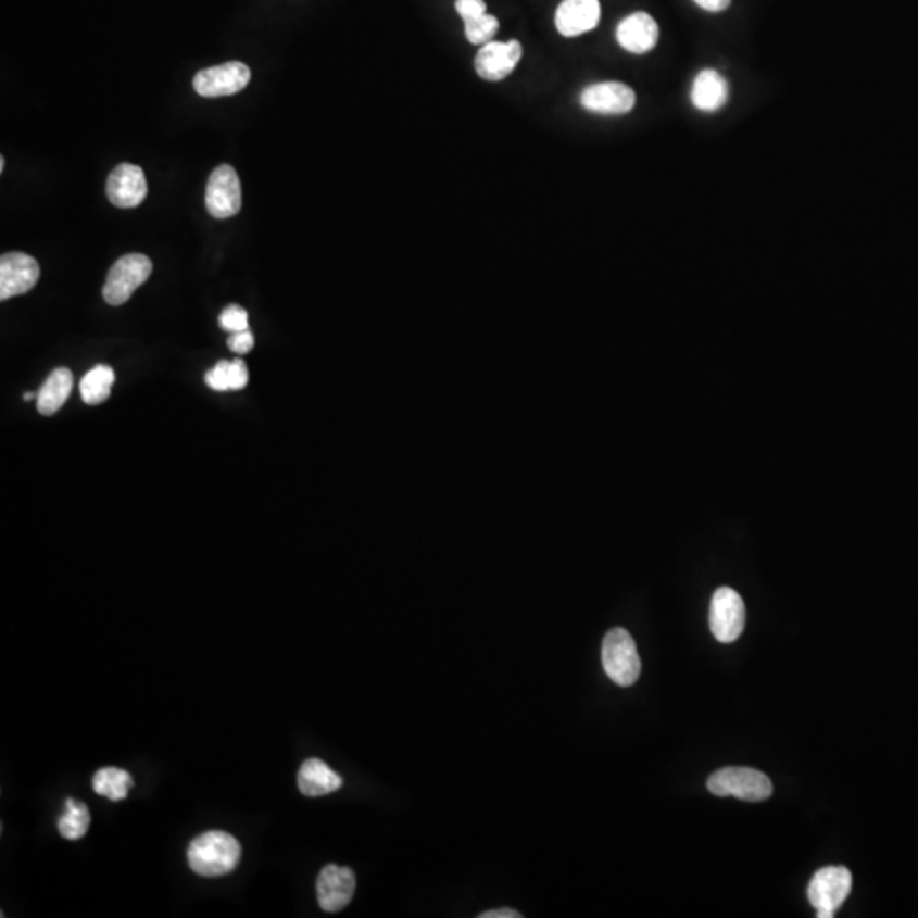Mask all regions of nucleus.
Wrapping results in <instances>:
<instances>
[{
	"label": "nucleus",
	"instance_id": "nucleus-1",
	"mask_svg": "<svg viewBox=\"0 0 918 918\" xmlns=\"http://www.w3.org/2000/svg\"><path fill=\"white\" fill-rule=\"evenodd\" d=\"M242 847L230 833L210 830L191 842L188 848L189 868L196 875L218 878L234 871L240 863Z\"/></svg>",
	"mask_w": 918,
	"mask_h": 918
},
{
	"label": "nucleus",
	"instance_id": "nucleus-2",
	"mask_svg": "<svg viewBox=\"0 0 918 918\" xmlns=\"http://www.w3.org/2000/svg\"><path fill=\"white\" fill-rule=\"evenodd\" d=\"M707 790L716 796H733L742 802H764L772 794L766 774L751 767H725L707 779Z\"/></svg>",
	"mask_w": 918,
	"mask_h": 918
},
{
	"label": "nucleus",
	"instance_id": "nucleus-3",
	"mask_svg": "<svg viewBox=\"0 0 918 918\" xmlns=\"http://www.w3.org/2000/svg\"><path fill=\"white\" fill-rule=\"evenodd\" d=\"M602 665L607 677L623 688L633 686L641 672L633 637L623 628L611 629L602 641Z\"/></svg>",
	"mask_w": 918,
	"mask_h": 918
},
{
	"label": "nucleus",
	"instance_id": "nucleus-4",
	"mask_svg": "<svg viewBox=\"0 0 918 918\" xmlns=\"http://www.w3.org/2000/svg\"><path fill=\"white\" fill-rule=\"evenodd\" d=\"M852 890V875L847 868L829 866L815 872L808 886V900L818 918H832L844 905Z\"/></svg>",
	"mask_w": 918,
	"mask_h": 918
},
{
	"label": "nucleus",
	"instance_id": "nucleus-5",
	"mask_svg": "<svg viewBox=\"0 0 918 918\" xmlns=\"http://www.w3.org/2000/svg\"><path fill=\"white\" fill-rule=\"evenodd\" d=\"M152 274V261L143 254L123 255L114 262L102 290L104 300L113 306L123 305Z\"/></svg>",
	"mask_w": 918,
	"mask_h": 918
},
{
	"label": "nucleus",
	"instance_id": "nucleus-6",
	"mask_svg": "<svg viewBox=\"0 0 918 918\" xmlns=\"http://www.w3.org/2000/svg\"><path fill=\"white\" fill-rule=\"evenodd\" d=\"M745 604L737 590L721 587L713 595L709 607V628L716 640L733 643L745 628Z\"/></svg>",
	"mask_w": 918,
	"mask_h": 918
},
{
	"label": "nucleus",
	"instance_id": "nucleus-7",
	"mask_svg": "<svg viewBox=\"0 0 918 918\" xmlns=\"http://www.w3.org/2000/svg\"><path fill=\"white\" fill-rule=\"evenodd\" d=\"M206 208L218 219L237 215L242 208V188L231 165H219L208 179Z\"/></svg>",
	"mask_w": 918,
	"mask_h": 918
},
{
	"label": "nucleus",
	"instance_id": "nucleus-8",
	"mask_svg": "<svg viewBox=\"0 0 918 918\" xmlns=\"http://www.w3.org/2000/svg\"><path fill=\"white\" fill-rule=\"evenodd\" d=\"M251 80V68L242 62H227L216 67L198 72L194 77V90L203 98H222L237 95L246 89Z\"/></svg>",
	"mask_w": 918,
	"mask_h": 918
},
{
	"label": "nucleus",
	"instance_id": "nucleus-9",
	"mask_svg": "<svg viewBox=\"0 0 918 918\" xmlns=\"http://www.w3.org/2000/svg\"><path fill=\"white\" fill-rule=\"evenodd\" d=\"M523 59V45L517 39L511 41H490L478 50L475 56V71L483 80L499 83L516 71Z\"/></svg>",
	"mask_w": 918,
	"mask_h": 918
},
{
	"label": "nucleus",
	"instance_id": "nucleus-10",
	"mask_svg": "<svg viewBox=\"0 0 918 918\" xmlns=\"http://www.w3.org/2000/svg\"><path fill=\"white\" fill-rule=\"evenodd\" d=\"M38 279V262L32 255L9 252L0 257V300L28 293Z\"/></svg>",
	"mask_w": 918,
	"mask_h": 918
},
{
	"label": "nucleus",
	"instance_id": "nucleus-11",
	"mask_svg": "<svg viewBox=\"0 0 918 918\" xmlns=\"http://www.w3.org/2000/svg\"><path fill=\"white\" fill-rule=\"evenodd\" d=\"M356 891V876L349 868L329 864L322 869L317 880L318 905L322 910L336 914L344 910Z\"/></svg>",
	"mask_w": 918,
	"mask_h": 918
},
{
	"label": "nucleus",
	"instance_id": "nucleus-12",
	"mask_svg": "<svg viewBox=\"0 0 918 918\" xmlns=\"http://www.w3.org/2000/svg\"><path fill=\"white\" fill-rule=\"evenodd\" d=\"M580 102L590 113L626 114L637 104V95L621 83H601L587 87Z\"/></svg>",
	"mask_w": 918,
	"mask_h": 918
},
{
	"label": "nucleus",
	"instance_id": "nucleus-13",
	"mask_svg": "<svg viewBox=\"0 0 918 918\" xmlns=\"http://www.w3.org/2000/svg\"><path fill=\"white\" fill-rule=\"evenodd\" d=\"M106 192L116 208L129 210L140 206L147 198L146 174L138 165H117L108 179Z\"/></svg>",
	"mask_w": 918,
	"mask_h": 918
},
{
	"label": "nucleus",
	"instance_id": "nucleus-14",
	"mask_svg": "<svg viewBox=\"0 0 918 918\" xmlns=\"http://www.w3.org/2000/svg\"><path fill=\"white\" fill-rule=\"evenodd\" d=\"M601 21L599 0H563L556 9L555 26L565 38L586 35L598 28Z\"/></svg>",
	"mask_w": 918,
	"mask_h": 918
},
{
	"label": "nucleus",
	"instance_id": "nucleus-15",
	"mask_svg": "<svg viewBox=\"0 0 918 918\" xmlns=\"http://www.w3.org/2000/svg\"><path fill=\"white\" fill-rule=\"evenodd\" d=\"M661 38V28L657 21L653 20L646 12H633L618 24L616 39L619 47L625 48L629 53L643 55L657 47Z\"/></svg>",
	"mask_w": 918,
	"mask_h": 918
},
{
	"label": "nucleus",
	"instance_id": "nucleus-16",
	"mask_svg": "<svg viewBox=\"0 0 918 918\" xmlns=\"http://www.w3.org/2000/svg\"><path fill=\"white\" fill-rule=\"evenodd\" d=\"M454 8L465 23V35L469 43L483 47L493 41L501 24L495 16L487 12L485 0H456Z\"/></svg>",
	"mask_w": 918,
	"mask_h": 918
},
{
	"label": "nucleus",
	"instance_id": "nucleus-17",
	"mask_svg": "<svg viewBox=\"0 0 918 918\" xmlns=\"http://www.w3.org/2000/svg\"><path fill=\"white\" fill-rule=\"evenodd\" d=\"M728 96H730V87H728L727 78L712 68L700 72L692 83V104L704 113L721 110L727 104Z\"/></svg>",
	"mask_w": 918,
	"mask_h": 918
},
{
	"label": "nucleus",
	"instance_id": "nucleus-18",
	"mask_svg": "<svg viewBox=\"0 0 918 918\" xmlns=\"http://www.w3.org/2000/svg\"><path fill=\"white\" fill-rule=\"evenodd\" d=\"M344 781L339 774L330 769L320 758L305 760L298 772V788L305 796L318 797L336 793Z\"/></svg>",
	"mask_w": 918,
	"mask_h": 918
},
{
	"label": "nucleus",
	"instance_id": "nucleus-19",
	"mask_svg": "<svg viewBox=\"0 0 918 918\" xmlns=\"http://www.w3.org/2000/svg\"><path fill=\"white\" fill-rule=\"evenodd\" d=\"M74 387V375L67 367H59L48 376L41 390L38 391L36 406L41 415H53L65 405Z\"/></svg>",
	"mask_w": 918,
	"mask_h": 918
},
{
	"label": "nucleus",
	"instance_id": "nucleus-20",
	"mask_svg": "<svg viewBox=\"0 0 918 918\" xmlns=\"http://www.w3.org/2000/svg\"><path fill=\"white\" fill-rule=\"evenodd\" d=\"M92 788L96 793L106 796L111 802H122L128 796L129 790L134 788V779L126 770L117 767H104L99 769L92 778Z\"/></svg>",
	"mask_w": 918,
	"mask_h": 918
},
{
	"label": "nucleus",
	"instance_id": "nucleus-21",
	"mask_svg": "<svg viewBox=\"0 0 918 918\" xmlns=\"http://www.w3.org/2000/svg\"><path fill=\"white\" fill-rule=\"evenodd\" d=\"M113 385V367L106 366V364H98L80 381V395H83L87 405H99V403L110 399Z\"/></svg>",
	"mask_w": 918,
	"mask_h": 918
},
{
	"label": "nucleus",
	"instance_id": "nucleus-22",
	"mask_svg": "<svg viewBox=\"0 0 918 918\" xmlns=\"http://www.w3.org/2000/svg\"><path fill=\"white\" fill-rule=\"evenodd\" d=\"M65 806H67V809H65V813H63L62 817L59 818L60 835H62L63 839H67V841H78V839H83V837L86 835L87 830H89V808H87L84 803L75 802L72 797H68Z\"/></svg>",
	"mask_w": 918,
	"mask_h": 918
},
{
	"label": "nucleus",
	"instance_id": "nucleus-23",
	"mask_svg": "<svg viewBox=\"0 0 918 918\" xmlns=\"http://www.w3.org/2000/svg\"><path fill=\"white\" fill-rule=\"evenodd\" d=\"M219 327L225 332L237 334L249 330V313L239 305H230L219 313Z\"/></svg>",
	"mask_w": 918,
	"mask_h": 918
},
{
	"label": "nucleus",
	"instance_id": "nucleus-24",
	"mask_svg": "<svg viewBox=\"0 0 918 918\" xmlns=\"http://www.w3.org/2000/svg\"><path fill=\"white\" fill-rule=\"evenodd\" d=\"M228 367H230L228 361H219L213 369H210L206 373L208 387L213 388L215 391L230 390V385H228Z\"/></svg>",
	"mask_w": 918,
	"mask_h": 918
},
{
	"label": "nucleus",
	"instance_id": "nucleus-25",
	"mask_svg": "<svg viewBox=\"0 0 918 918\" xmlns=\"http://www.w3.org/2000/svg\"><path fill=\"white\" fill-rule=\"evenodd\" d=\"M249 383V372L242 360L231 361L228 367V385L230 390H243Z\"/></svg>",
	"mask_w": 918,
	"mask_h": 918
},
{
	"label": "nucleus",
	"instance_id": "nucleus-26",
	"mask_svg": "<svg viewBox=\"0 0 918 918\" xmlns=\"http://www.w3.org/2000/svg\"><path fill=\"white\" fill-rule=\"evenodd\" d=\"M254 344L255 340L251 330L231 334L230 339H228V348H230V351L237 352V354H247V352H251Z\"/></svg>",
	"mask_w": 918,
	"mask_h": 918
},
{
	"label": "nucleus",
	"instance_id": "nucleus-27",
	"mask_svg": "<svg viewBox=\"0 0 918 918\" xmlns=\"http://www.w3.org/2000/svg\"><path fill=\"white\" fill-rule=\"evenodd\" d=\"M694 2L707 12H724L731 4V0H694Z\"/></svg>",
	"mask_w": 918,
	"mask_h": 918
},
{
	"label": "nucleus",
	"instance_id": "nucleus-28",
	"mask_svg": "<svg viewBox=\"0 0 918 918\" xmlns=\"http://www.w3.org/2000/svg\"><path fill=\"white\" fill-rule=\"evenodd\" d=\"M523 915L517 914L513 908H501V910H490L480 914V918H520Z\"/></svg>",
	"mask_w": 918,
	"mask_h": 918
},
{
	"label": "nucleus",
	"instance_id": "nucleus-29",
	"mask_svg": "<svg viewBox=\"0 0 918 918\" xmlns=\"http://www.w3.org/2000/svg\"><path fill=\"white\" fill-rule=\"evenodd\" d=\"M35 399H38V393H29V391L28 393H24V400H26V402H29V400Z\"/></svg>",
	"mask_w": 918,
	"mask_h": 918
},
{
	"label": "nucleus",
	"instance_id": "nucleus-30",
	"mask_svg": "<svg viewBox=\"0 0 918 918\" xmlns=\"http://www.w3.org/2000/svg\"><path fill=\"white\" fill-rule=\"evenodd\" d=\"M4 167H5V159H4V156H2V159H0V173H4Z\"/></svg>",
	"mask_w": 918,
	"mask_h": 918
}]
</instances>
